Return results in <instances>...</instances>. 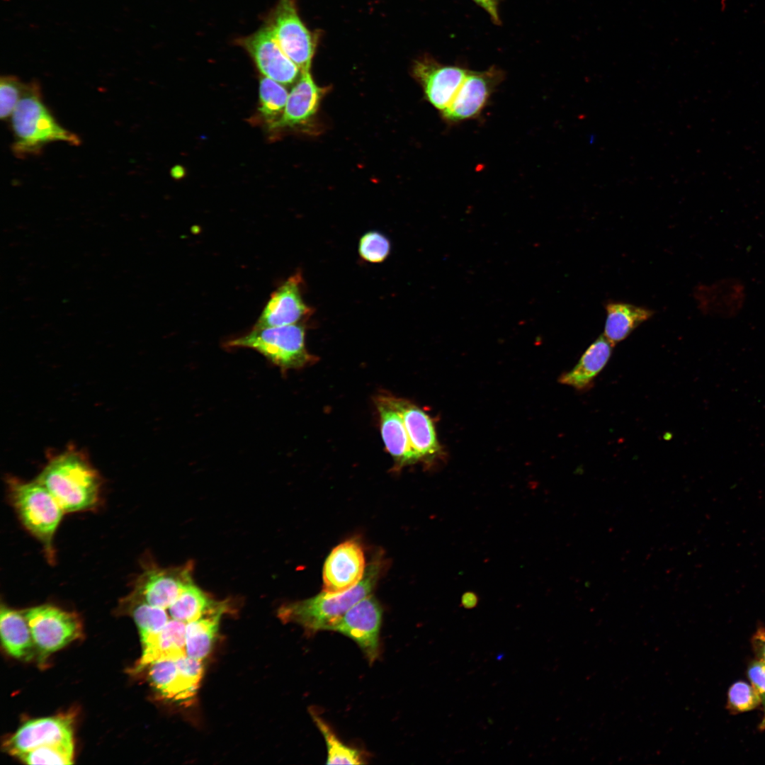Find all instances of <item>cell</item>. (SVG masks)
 I'll return each instance as SVG.
<instances>
[{"label":"cell","mask_w":765,"mask_h":765,"mask_svg":"<svg viewBox=\"0 0 765 765\" xmlns=\"http://www.w3.org/2000/svg\"><path fill=\"white\" fill-rule=\"evenodd\" d=\"M384 560L375 557L366 567L361 580L351 589L340 593L322 591L304 600L283 604L278 611L285 623H296L307 632L331 630L353 605L372 594L385 567Z\"/></svg>","instance_id":"obj_1"},{"label":"cell","mask_w":765,"mask_h":765,"mask_svg":"<svg viewBox=\"0 0 765 765\" xmlns=\"http://www.w3.org/2000/svg\"><path fill=\"white\" fill-rule=\"evenodd\" d=\"M35 480L51 493L64 513L90 510L100 499L101 478L76 451L67 450L50 459Z\"/></svg>","instance_id":"obj_2"},{"label":"cell","mask_w":765,"mask_h":765,"mask_svg":"<svg viewBox=\"0 0 765 765\" xmlns=\"http://www.w3.org/2000/svg\"><path fill=\"white\" fill-rule=\"evenodd\" d=\"M15 141L12 151L18 157L39 154L53 142L78 146V135L57 123L44 103L38 81L27 83L24 93L11 116Z\"/></svg>","instance_id":"obj_3"},{"label":"cell","mask_w":765,"mask_h":765,"mask_svg":"<svg viewBox=\"0 0 765 765\" xmlns=\"http://www.w3.org/2000/svg\"><path fill=\"white\" fill-rule=\"evenodd\" d=\"M9 497L24 527L43 545L52 560V541L64 513L51 493L36 480L21 482L11 480Z\"/></svg>","instance_id":"obj_4"},{"label":"cell","mask_w":765,"mask_h":765,"mask_svg":"<svg viewBox=\"0 0 765 765\" xmlns=\"http://www.w3.org/2000/svg\"><path fill=\"white\" fill-rule=\"evenodd\" d=\"M305 328L300 323L255 328L225 344L227 348L253 349L282 371L300 368L312 361L305 346Z\"/></svg>","instance_id":"obj_5"},{"label":"cell","mask_w":765,"mask_h":765,"mask_svg":"<svg viewBox=\"0 0 765 765\" xmlns=\"http://www.w3.org/2000/svg\"><path fill=\"white\" fill-rule=\"evenodd\" d=\"M295 0H278L266 17V25L285 55L301 72L310 71L318 33L302 21Z\"/></svg>","instance_id":"obj_6"},{"label":"cell","mask_w":765,"mask_h":765,"mask_svg":"<svg viewBox=\"0 0 765 765\" xmlns=\"http://www.w3.org/2000/svg\"><path fill=\"white\" fill-rule=\"evenodd\" d=\"M23 613L41 657L62 648L81 635V623L74 613L50 605L33 607Z\"/></svg>","instance_id":"obj_7"},{"label":"cell","mask_w":765,"mask_h":765,"mask_svg":"<svg viewBox=\"0 0 765 765\" xmlns=\"http://www.w3.org/2000/svg\"><path fill=\"white\" fill-rule=\"evenodd\" d=\"M504 77L503 72L494 67L481 72L469 70L449 106L440 113L442 119L453 125L477 118Z\"/></svg>","instance_id":"obj_8"},{"label":"cell","mask_w":765,"mask_h":765,"mask_svg":"<svg viewBox=\"0 0 765 765\" xmlns=\"http://www.w3.org/2000/svg\"><path fill=\"white\" fill-rule=\"evenodd\" d=\"M149 666V677L166 698L186 702L196 694L203 674L202 660L187 655L160 659Z\"/></svg>","instance_id":"obj_9"},{"label":"cell","mask_w":765,"mask_h":765,"mask_svg":"<svg viewBox=\"0 0 765 765\" xmlns=\"http://www.w3.org/2000/svg\"><path fill=\"white\" fill-rule=\"evenodd\" d=\"M382 617V608L370 594L348 610L331 630L353 640L372 664L380 654Z\"/></svg>","instance_id":"obj_10"},{"label":"cell","mask_w":765,"mask_h":765,"mask_svg":"<svg viewBox=\"0 0 765 765\" xmlns=\"http://www.w3.org/2000/svg\"><path fill=\"white\" fill-rule=\"evenodd\" d=\"M192 562L174 567H148L137 579L134 596L154 606L169 608L181 592L193 583Z\"/></svg>","instance_id":"obj_11"},{"label":"cell","mask_w":765,"mask_h":765,"mask_svg":"<svg viewBox=\"0 0 765 765\" xmlns=\"http://www.w3.org/2000/svg\"><path fill=\"white\" fill-rule=\"evenodd\" d=\"M237 41L249 53L264 76L285 85L300 77L301 71L283 51L266 25Z\"/></svg>","instance_id":"obj_12"},{"label":"cell","mask_w":765,"mask_h":765,"mask_svg":"<svg viewBox=\"0 0 765 765\" xmlns=\"http://www.w3.org/2000/svg\"><path fill=\"white\" fill-rule=\"evenodd\" d=\"M468 72L460 66L442 64L431 57L419 58L412 67L426 100L440 113L449 106Z\"/></svg>","instance_id":"obj_13"},{"label":"cell","mask_w":765,"mask_h":765,"mask_svg":"<svg viewBox=\"0 0 765 765\" xmlns=\"http://www.w3.org/2000/svg\"><path fill=\"white\" fill-rule=\"evenodd\" d=\"M302 277L300 272L290 276L274 290L254 324L268 328L300 323L312 313L302 294Z\"/></svg>","instance_id":"obj_14"},{"label":"cell","mask_w":765,"mask_h":765,"mask_svg":"<svg viewBox=\"0 0 765 765\" xmlns=\"http://www.w3.org/2000/svg\"><path fill=\"white\" fill-rule=\"evenodd\" d=\"M366 567L361 544L356 539L344 541L325 560L322 591L340 593L351 589L361 580Z\"/></svg>","instance_id":"obj_15"},{"label":"cell","mask_w":765,"mask_h":765,"mask_svg":"<svg viewBox=\"0 0 765 765\" xmlns=\"http://www.w3.org/2000/svg\"><path fill=\"white\" fill-rule=\"evenodd\" d=\"M73 740L72 720L55 716L28 721L8 740L10 753L19 756L40 746Z\"/></svg>","instance_id":"obj_16"},{"label":"cell","mask_w":765,"mask_h":765,"mask_svg":"<svg viewBox=\"0 0 765 765\" xmlns=\"http://www.w3.org/2000/svg\"><path fill=\"white\" fill-rule=\"evenodd\" d=\"M324 91L314 82L310 71L301 72L281 116L270 128H293L306 123L317 113Z\"/></svg>","instance_id":"obj_17"},{"label":"cell","mask_w":765,"mask_h":765,"mask_svg":"<svg viewBox=\"0 0 765 765\" xmlns=\"http://www.w3.org/2000/svg\"><path fill=\"white\" fill-rule=\"evenodd\" d=\"M375 404L383 442L397 465L403 466L418 460L412 448L402 416L392 403L390 396L378 397Z\"/></svg>","instance_id":"obj_18"},{"label":"cell","mask_w":765,"mask_h":765,"mask_svg":"<svg viewBox=\"0 0 765 765\" xmlns=\"http://www.w3.org/2000/svg\"><path fill=\"white\" fill-rule=\"evenodd\" d=\"M186 625L172 618L159 632L142 638L143 652L135 671H140L160 659H178L186 655Z\"/></svg>","instance_id":"obj_19"},{"label":"cell","mask_w":765,"mask_h":765,"mask_svg":"<svg viewBox=\"0 0 765 765\" xmlns=\"http://www.w3.org/2000/svg\"><path fill=\"white\" fill-rule=\"evenodd\" d=\"M390 398L402 416L417 460L436 454L439 446L430 417L422 409L407 400L391 396Z\"/></svg>","instance_id":"obj_20"},{"label":"cell","mask_w":765,"mask_h":765,"mask_svg":"<svg viewBox=\"0 0 765 765\" xmlns=\"http://www.w3.org/2000/svg\"><path fill=\"white\" fill-rule=\"evenodd\" d=\"M613 346L600 335L582 355L576 366L559 378L560 383L585 391L594 385V380L608 362Z\"/></svg>","instance_id":"obj_21"},{"label":"cell","mask_w":765,"mask_h":765,"mask_svg":"<svg viewBox=\"0 0 765 765\" xmlns=\"http://www.w3.org/2000/svg\"><path fill=\"white\" fill-rule=\"evenodd\" d=\"M604 335L614 346L625 339L638 326L650 319L654 311L625 302H608Z\"/></svg>","instance_id":"obj_22"},{"label":"cell","mask_w":765,"mask_h":765,"mask_svg":"<svg viewBox=\"0 0 765 765\" xmlns=\"http://www.w3.org/2000/svg\"><path fill=\"white\" fill-rule=\"evenodd\" d=\"M0 632L2 645L11 656L29 659L33 655L36 648L23 612L1 605Z\"/></svg>","instance_id":"obj_23"},{"label":"cell","mask_w":765,"mask_h":765,"mask_svg":"<svg viewBox=\"0 0 765 765\" xmlns=\"http://www.w3.org/2000/svg\"><path fill=\"white\" fill-rule=\"evenodd\" d=\"M227 601H222L217 607L201 618L187 623L186 625V655L203 660L210 653L218 630L220 620L227 611Z\"/></svg>","instance_id":"obj_24"},{"label":"cell","mask_w":765,"mask_h":765,"mask_svg":"<svg viewBox=\"0 0 765 765\" xmlns=\"http://www.w3.org/2000/svg\"><path fill=\"white\" fill-rule=\"evenodd\" d=\"M221 602L213 600L192 583L181 592L168 609L173 619L187 623L201 618Z\"/></svg>","instance_id":"obj_25"},{"label":"cell","mask_w":765,"mask_h":765,"mask_svg":"<svg viewBox=\"0 0 765 765\" xmlns=\"http://www.w3.org/2000/svg\"><path fill=\"white\" fill-rule=\"evenodd\" d=\"M310 714L325 740L327 750V764H362L366 763L361 750L341 742L330 726L313 709L310 710Z\"/></svg>","instance_id":"obj_26"},{"label":"cell","mask_w":765,"mask_h":765,"mask_svg":"<svg viewBox=\"0 0 765 765\" xmlns=\"http://www.w3.org/2000/svg\"><path fill=\"white\" fill-rule=\"evenodd\" d=\"M288 96L287 90L281 84L265 76L261 79L259 110L269 128L281 116Z\"/></svg>","instance_id":"obj_27"},{"label":"cell","mask_w":765,"mask_h":765,"mask_svg":"<svg viewBox=\"0 0 765 765\" xmlns=\"http://www.w3.org/2000/svg\"><path fill=\"white\" fill-rule=\"evenodd\" d=\"M73 740L40 746L18 756L28 764H73Z\"/></svg>","instance_id":"obj_28"},{"label":"cell","mask_w":765,"mask_h":765,"mask_svg":"<svg viewBox=\"0 0 765 765\" xmlns=\"http://www.w3.org/2000/svg\"><path fill=\"white\" fill-rule=\"evenodd\" d=\"M130 599L133 601L131 613L141 638L159 632L169 620L164 608L152 606L132 594Z\"/></svg>","instance_id":"obj_29"},{"label":"cell","mask_w":765,"mask_h":765,"mask_svg":"<svg viewBox=\"0 0 765 765\" xmlns=\"http://www.w3.org/2000/svg\"><path fill=\"white\" fill-rule=\"evenodd\" d=\"M761 704V700L751 684L738 681L731 685L727 693V708L732 713L752 710Z\"/></svg>","instance_id":"obj_30"},{"label":"cell","mask_w":765,"mask_h":765,"mask_svg":"<svg viewBox=\"0 0 765 765\" xmlns=\"http://www.w3.org/2000/svg\"><path fill=\"white\" fill-rule=\"evenodd\" d=\"M390 249L388 238L377 231L366 232L359 241V255L368 262L378 264L384 261L389 256Z\"/></svg>","instance_id":"obj_31"},{"label":"cell","mask_w":765,"mask_h":765,"mask_svg":"<svg viewBox=\"0 0 765 765\" xmlns=\"http://www.w3.org/2000/svg\"><path fill=\"white\" fill-rule=\"evenodd\" d=\"M27 84L13 75L2 76L0 79V118L6 120L11 116L22 97Z\"/></svg>","instance_id":"obj_32"},{"label":"cell","mask_w":765,"mask_h":765,"mask_svg":"<svg viewBox=\"0 0 765 765\" xmlns=\"http://www.w3.org/2000/svg\"><path fill=\"white\" fill-rule=\"evenodd\" d=\"M747 674L765 710V663L759 659L752 661L748 666Z\"/></svg>","instance_id":"obj_33"},{"label":"cell","mask_w":765,"mask_h":765,"mask_svg":"<svg viewBox=\"0 0 765 765\" xmlns=\"http://www.w3.org/2000/svg\"><path fill=\"white\" fill-rule=\"evenodd\" d=\"M752 645L754 652L757 656V659L762 660L765 663V630L763 628L759 629L754 635L752 638ZM759 729L761 730H765V710L764 715L761 723L759 724Z\"/></svg>","instance_id":"obj_34"},{"label":"cell","mask_w":765,"mask_h":765,"mask_svg":"<svg viewBox=\"0 0 765 765\" xmlns=\"http://www.w3.org/2000/svg\"><path fill=\"white\" fill-rule=\"evenodd\" d=\"M479 6L482 8L490 16L492 22L495 24H500V17L499 14V4L500 0H472Z\"/></svg>","instance_id":"obj_35"},{"label":"cell","mask_w":765,"mask_h":765,"mask_svg":"<svg viewBox=\"0 0 765 765\" xmlns=\"http://www.w3.org/2000/svg\"><path fill=\"white\" fill-rule=\"evenodd\" d=\"M478 602V596L475 592L466 591L461 597L460 606L466 609H472L477 606Z\"/></svg>","instance_id":"obj_36"}]
</instances>
